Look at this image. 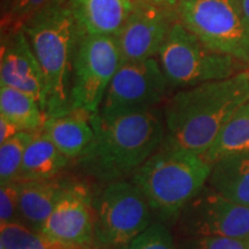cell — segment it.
<instances>
[{"instance_id":"1","label":"cell","mask_w":249,"mask_h":249,"mask_svg":"<svg viewBox=\"0 0 249 249\" xmlns=\"http://www.w3.org/2000/svg\"><path fill=\"white\" fill-rule=\"evenodd\" d=\"M249 98V68L229 79L173 92L164 103L166 147L203 156Z\"/></svg>"},{"instance_id":"2","label":"cell","mask_w":249,"mask_h":249,"mask_svg":"<svg viewBox=\"0 0 249 249\" xmlns=\"http://www.w3.org/2000/svg\"><path fill=\"white\" fill-rule=\"evenodd\" d=\"M95 141L83 160L107 181L134 173L163 144V107L113 118L91 116Z\"/></svg>"},{"instance_id":"3","label":"cell","mask_w":249,"mask_h":249,"mask_svg":"<svg viewBox=\"0 0 249 249\" xmlns=\"http://www.w3.org/2000/svg\"><path fill=\"white\" fill-rule=\"evenodd\" d=\"M45 81V116L73 110L71 103V74L79 28L70 0H53L22 28Z\"/></svg>"},{"instance_id":"4","label":"cell","mask_w":249,"mask_h":249,"mask_svg":"<svg viewBox=\"0 0 249 249\" xmlns=\"http://www.w3.org/2000/svg\"><path fill=\"white\" fill-rule=\"evenodd\" d=\"M211 169L213 164L203 156L161 144L133 173L132 181L140 187L160 222H174L207 186Z\"/></svg>"},{"instance_id":"5","label":"cell","mask_w":249,"mask_h":249,"mask_svg":"<svg viewBox=\"0 0 249 249\" xmlns=\"http://www.w3.org/2000/svg\"><path fill=\"white\" fill-rule=\"evenodd\" d=\"M156 58L174 92L229 79L249 68L248 64L208 48L179 20L171 28Z\"/></svg>"},{"instance_id":"6","label":"cell","mask_w":249,"mask_h":249,"mask_svg":"<svg viewBox=\"0 0 249 249\" xmlns=\"http://www.w3.org/2000/svg\"><path fill=\"white\" fill-rule=\"evenodd\" d=\"M179 21L213 51L249 65V29L240 0H177Z\"/></svg>"},{"instance_id":"7","label":"cell","mask_w":249,"mask_h":249,"mask_svg":"<svg viewBox=\"0 0 249 249\" xmlns=\"http://www.w3.org/2000/svg\"><path fill=\"white\" fill-rule=\"evenodd\" d=\"M95 246L119 249L152 224V211L132 180H113L93 198Z\"/></svg>"},{"instance_id":"8","label":"cell","mask_w":249,"mask_h":249,"mask_svg":"<svg viewBox=\"0 0 249 249\" xmlns=\"http://www.w3.org/2000/svg\"><path fill=\"white\" fill-rule=\"evenodd\" d=\"M121 65L117 37L80 35L71 74V107L95 116Z\"/></svg>"},{"instance_id":"9","label":"cell","mask_w":249,"mask_h":249,"mask_svg":"<svg viewBox=\"0 0 249 249\" xmlns=\"http://www.w3.org/2000/svg\"><path fill=\"white\" fill-rule=\"evenodd\" d=\"M172 95L157 58L121 62L105 93L98 116L113 118L163 107Z\"/></svg>"},{"instance_id":"10","label":"cell","mask_w":249,"mask_h":249,"mask_svg":"<svg viewBox=\"0 0 249 249\" xmlns=\"http://www.w3.org/2000/svg\"><path fill=\"white\" fill-rule=\"evenodd\" d=\"M179 236L249 239V207L235 203L205 186L176 218Z\"/></svg>"},{"instance_id":"11","label":"cell","mask_w":249,"mask_h":249,"mask_svg":"<svg viewBox=\"0 0 249 249\" xmlns=\"http://www.w3.org/2000/svg\"><path fill=\"white\" fill-rule=\"evenodd\" d=\"M178 20L174 6L135 0L128 20L117 36L121 62L157 57L171 28Z\"/></svg>"},{"instance_id":"12","label":"cell","mask_w":249,"mask_h":249,"mask_svg":"<svg viewBox=\"0 0 249 249\" xmlns=\"http://www.w3.org/2000/svg\"><path fill=\"white\" fill-rule=\"evenodd\" d=\"M40 233L71 248L95 246L93 198L85 185L71 182L67 186Z\"/></svg>"},{"instance_id":"13","label":"cell","mask_w":249,"mask_h":249,"mask_svg":"<svg viewBox=\"0 0 249 249\" xmlns=\"http://www.w3.org/2000/svg\"><path fill=\"white\" fill-rule=\"evenodd\" d=\"M1 86L26 92L39 103L45 112V81L38 61L34 54L23 30L1 37Z\"/></svg>"},{"instance_id":"14","label":"cell","mask_w":249,"mask_h":249,"mask_svg":"<svg viewBox=\"0 0 249 249\" xmlns=\"http://www.w3.org/2000/svg\"><path fill=\"white\" fill-rule=\"evenodd\" d=\"M70 5L80 35L117 37L135 0H70Z\"/></svg>"},{"instance_id":"15","label":"cell","mask_w":249,"mask_h":249,"mask_svg":"<svg viewBox=\"0 0 249 249\" xmlns=\"http://www.w3.org/2000/svg\"><path fill=\"white\" fill-rule=\"evenodd\" d=\"M43 129L68 160L85 158L95 141L91 116L75 108L48 117Z\"/></svg>"},{"instance_id":"16","label":"cell","mask_w":249,"mask_h":249,"mask_svg":"<svg viewBox=\"0 0 249 249\" xmlns=\"http://www.w3.org/2000/svg\"><path fill=\"white\" fill-rule=\"evenodd\" d=\"M20 183V222L40 232L70 181L55 178L28 180Z\"/></svg>"},{"instance_id":"17","label":"cell","mask_w":249,"mask_h":249,"mask_svg":"<svg viewBox=\"0 0 249 249\" xmlns=\"http://www.w3.org/2000/svg\"><path fill=\"white\" fill-rule=\"evenodd\" d=\"M68 161L42 128L34 133L28 144L17 181L55 178Z\"/></svg>"},{"instance_id":"18","label":"cell","mask_w":249,"mask_h":249,"mask_svg":"<svg viewBox=\"0 0 249 249\" xmlns=\"http://www.w3.org/2000/svg\"><path fill=\"white\" fill-rule=\"evenodd\" d=\"M207 185L224 197L249 207V154L214 161Z\"/></svg>"},{"instance_id":"19","label":"cell","mask_w":249,"mask_h":249,"mask_svg":"<svg viewBox=\"0 0 249 249\" xmlns=\"http://www.w3.org/2000/svg\"><path fill=\"white\" fill-rule=\"evenodd\" d=\"M249 154V98L230 118L203 157L213 164L227 156Z\"/></svg>"},{"instance_id":"20","label":"cell","mask_w":249,"mask_h":249,"mask_svg":"<svg viewBox=\"0 0 249 249\" xmlns=\"http://www.w3.org/2000/svg\"><path fill=\"white\" fill-rule=\"evenodd\" d=\"M0 116L14 123L22 132H37L42 129L46 120L45 112L39 103L26 92L0 87Z\"/></svg>"},{"instance_id":"21","label":"cell","mask_w":249,"mask_h":249,"mask_svg":"<svg viewBox=\"0 0 249 249\" xmlns=\"http://www.w3.org/2000/svg\"><path fill=\"white\" fill-rule=\"evenodd\" d=\"M0 249H82L71 248L50 240L40 232L34 231L22 223L0 225Z\"/></svg>"},{"instance_id":"22","label":"cell","mask_w":249,"mask_h":249,"mask_svg":"<svg viewBox=\"0 0 249 249\" xmlns=\"http://www.w3.org/2000/svg\"><path fill=\"white\" fill-rule=\"evenodd\" d=\"M34 133L20 132L0 144V181H17L23 163L24 152L34 138Z\"/></svg>"},{"instance_id":"23","label":"cell","mask_w":249,"mask_h":249,"mask_svg":"<svg viewBox=\"0 0 249 249\" xmlns=\"http://www.w3.org/2000/svg\"><path fill=\"white\" fill-rule=\"evenodd\" d=\"M53 0H13L1 17V36L22 30L28 21Z\"/></svg>"},{"instance_id":"24","label":"cell","mask_w":249,"mask_h":249,"mask_svg":"<svg viewBox=\"0 0 249 249\" xmlns=\"http://www.w3.org/2000/svg\"><path fill=\"white\" fill-rule=\"evenodd\" d=\"M119 249H178L172 232L163 222L152 223L145 231Z\"/></svg>"},{"instance_id":"25","label":"cell","mask_w":249,"mask_h":249,"mask_svg":"<svg viewBox=\"0 0 249 249\" xmlns=\"http://www.w3.org/2000/svg\"><path fill=\"white\" fill-rule=\"evenodd\" d=\"M178 249H249V239L223 236H179Z\"/></svg>"},{"instance_id":"26","label":"cell","mask_w":249,"mask_h":249,"mask_svg":"<svg viewBox=\"0 0 249 249\" xmlns=\"http://www.w3.org/2000/svg\"><path fill=\"white\" fill-rule=\"evenodd\" d=\"M20 222V183L1 182L0 186V225Z\"/></svg>"},{"instance_id":"27","label":"cell","mask_w":249,"mask_h":249,"mask_svg":"<svg viewBox=\"0 0 249 249\" xmlns=\"http://www.w3.org/2000/svg\"><path fill=\"white\" fill-rule=\"evenodd\" d=\"M20 132H22L14 123L7 118L0 116V144L12 139Z\"/></svg>"},{"instance_id":"28","label":"cell","mask_w":249,"mask_h":249,"mask_svg":"<svg viewBox=\"0 0 249 249\" xmlns=\"http://www.w3.org/2000/svg\"><path fill=\"white\" fill-rule=\"evenodd\" d=\"M240 7L242 15H244L245 22L249 29V0H240Z\"/></svg>"},{"instance_id":"29","label":"cell","mask_w":249,"mask_h":249,"mask_svg":"<svg viewBox=\"0 0 249 249\" xmlns=\"http://www.w3.org/2000/svg\"><path fill=\"white\" fill-rule=\"evenodd\" d=\"M145 1L155 2V4H160V5H169V6H174V5H176V1H177V0H145Z\"/></svg>"},{"instance_id":"30","label":"cell","mask_w":249,"mask_h":249,"mask_svg":"<svg viewBox=\"0 0 249 249\" xmlns=\"http://www.w3.org/2000/svg\"><path fill=\"white\" fill-rule=\"evenodd\" d=\"M12 1H13V0H1V2H2V12L6 11V9L8 8V6L11 5Z\"/></svg>"},{"instance_id":"31","label":"cell","mask_w":249,"mask_h":249,"mask_svg":"<svg viewBox=\"0 0 249 249\" xmlns=\"http://www.w3.org/2000/svg\"><path fill=\"white\" fill-rule=\"evenodd\" d=\"M82 249H102V248H98V247H96V246H92V247H87V248H82Z\"/></svg>"}]
</instances>
